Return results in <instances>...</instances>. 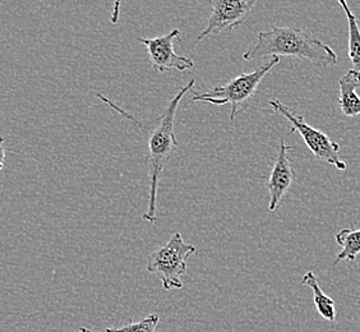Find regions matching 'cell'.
I'll list each match as a JSON object with an SVG mask.
<instances>
[{
    "label": "cell",
    "mask_w": 360,
    "mask_h": 332,
    "mask_svg": "<svg viewBox=\"0 0 360 332\" xmlns=\"http://www.w3.org/2000/svg\"><path fill=\"white\" fill-rule=\"evenodd\" d=\"M195 252L193 244L184 242L180 233H174L167 244L148 256L146 267L148 272L159 277L164 290H180L184 286L183 277L187 274L188 258Z\"/></svg>",
    "instance_id": "4"
},
{
    "label": "cell",
    "mask_w": 360,
    "mask_h": 332,
    "mask_svg": "<svg viewBox=\"0 0 360 332\" xmlns=\"http://www.w3.org/2000/svg\"><path fill=\"white\" fill-rule=\"evenodd\" d=\"M294 150V147L285 143V139H280V147L277 153L276 159L271 169L269 180H267V189H269V211L275 212L280 202L283 200L286 192L290 189L294 180L295 172L291 166L289 153Z\"/></svg>",
    "instance_id": "8"
},
{
    "label": "cell",
    "mask_w": 360,
    "mask_h": 332,
    "mask_svg": "<svg viewBox=\"0 0 360 332\" xmlns=\"http://www.w3.org/2000/svg\"><path fill=\"white\" fill-rule=\"evenodd\" d=\"M264 56H292L305 59L317 68L333 67L339 62V56L331 46L292 26H275L269 31L258 32L256 44L243 54V59L250 62Z\"/></svg>",
    "instance_id": "1"
},
{
    "label": "cell",
    "mask_w": 360,
    "mask_h": 332,
    "mask_svg": "<svg viewBox=\"0 0 360 332\" xmlns=\"http://www.w3.org/2000/svg\"><path fill=\"white\" fill-rule=\"evenodd\" d=\"M269 105L272 108V110L283 115L292 125L291 133L298 132L316 159L331 164L341 172L347 170V164L339 158L341 148L339 143L333 142L323 132L308 124L302 115H295L292 110L283 104L280 100H271Z\"/></svg>",
    "instance_id": "5"
},
{
    "label": "cell",
    "mask_w": 360,
    "mask_h": 332,
    "mask_svg": "<svg viewBox=\"0 0 360 332\" xmlns=\"http://www.w3.org/2000/svg\"><path fill=\"white\" fill-rule=\"evenodd\" d=\"M159 314H148L146 319H141L139 322H129L128 325L118 328H105L103 331H92L86 327H79V332H156V327L159 326Z\"/></svg>",
    "instance_id": "13"
},
{
    "label": "cell",
    "mask_w": 360,
    "mask_h": 332,
    "mask_svg": "<svg viewBox=\"0 0 360 332\" xmlns=\"http://www.w3.org/2000/svg\"><path fill=\"white\" fill-rule=\"evenodd\" d=\"M0 150H1V167H3L4 166V161L7 159V147H6V139H1Z\"/></svg>",
    "instance_id": "15"
},
{
    "label": "cell",
    "mask_w": 360,
    "mask_h": 332,
    "mask_svg": "<svg viewBox=\"0 0 360 332\" xmlns=\"http://www.w3.org/2000/svg\"><path fill=\"white\" fill-rule=\"evenodd\" d=\"M259 0H211L207 26L197 36L195 44L210 36L228 34L239 27L253 13Z\"/></svg>",
    "instance_id": "6"
},
{
    "label": "cell",
    "mask_w": 360,
    "mask_h": 332,
    "mask_svg": "<svg viewBox=\"0 0 360 332\" xmlns=\"http://www.w3.org/2000/svg\"><path fill=\"white\" fill-rule=\"evenodd\" d=\"M347 14L349 27V58L353 64V70L360 72V27L356 17L349 7L347 0H338Z\"/></svg>",
    "instance_id": "12"
},
{
    "label": "cell",
    "mask_w": 360,
    "mask_h": 332,
    "mask_svg": "<svg viewBox=\"0 0 360 332\" xmlns=\"http://www.w3.org/2000/svg\"><path fill=\"white\" fill-rule=\"evenodd\" d=\"M123 4V0H114L112 9H111L110 22L112 25H118L120 18V8Z\"/></svg>",
    "instance_id": "14"
},
{
    "label": "cell",
    "mask_w": 360,
    "mask_h": 332,
    "mask_svg": "<svg viewBox=\"0 0 360 332\" xmlns=\"http://www.w3.org/2000/svg\"><path fill=\"white\" fill-rule=\"evenodd\" d=\"M335 241L342 250L335 258L333 264L336 266L341 261L354 262L360 253V229H342L335 236Z\"/></svg>",
    "instance_id": "11"
},
{
    "label": "cell",
    "mask_w": 360,
    "mask_h": 332,
    "mask_svg": "<svg viewBox=\"0 0 360 332\" xmlns=\"http://www.w3.org/2000/svg\"><path fill=\"white\" fill-rule=\"evenodd\" d=\"M339 108L347 118L360 115V96L356 90L360 87V72L347 70L339 81Z\"/></svg>",
    "instance_id": "9"
},
{
    "label": "cell",
    "mask_w": 360,
    "mask_h": 332,
    "mask_svg": "<svg viewBox=\"0 0 360 332\" xmlns=\"http://www.w3.org/2000/svg\"><path fill=\"white\" fill-rule=\"evenodd\" d=\"M300 286H308L313 291V303L316 305V309L319 313V316L326 321H328L333 326L336 321V307L333 298L326 295L322 288L319 286L317 276L313 274L312 271H308L305 274Z\"/></svg>",
    "instance_id": "10"
},
{
    "label": "cell",
    "mask_w": 360,
    "mask_h": 332,
    "mask_svg": "<svg viewBox=\"0 0 360 332\" xmlns=\"http://www.w3.org/2000/svg\"><path fill=\"white\" fill-rule=\"evenodd\" d=\"M194 79H191L175 96L169 101L164 113L155 120V125L147 136V156L146 164L148 166V206L143 214V220L153 224L156 222V203H158V189L160 177L165 166L173 158L178 148V139L174 131L175 115L179 108L180 101L194 87Z\"/></svg>",
    "instance_id": "2"
},
{
    "label": "cell",
    "mask_w": 360,
    "mask_h": 332,
    "mask_svg": "<svg viewBox=\"0 0 360 332\" xmlns=\"http://www.w3.org/2000/svg\"><path fill=\"white\" fill-rule=\"evenodd\" d=\"M178 37H180V31L175 28L167 35L158 36L153 39L137 37V40L145 45L151 67L156 72L165 73L167 70H192L194 68L193 60L188 56L176 54L174 50V40Z\"/></svg>",
    "instance_id": "7"
},
{
    "label": "cell",
    "mask_w": 360,
    "mask_h": 332,
    "mask_svg": "<svg viewBox=\"0 0 360 332\" xmlns=\"http://www.w3.org/2000/svg\"><path fill=\"white\" fill-rule=\"evenodd\" d=\"M277 64H280V58L274 56L250 73H242L230 79L228 83L211 87L206 92H193L192 100L215 106L230 105L231 111L229 119L230 122H234L238 113L248 108V103L256 95L258 86Z\"/></svg>",
    "instance_id": "3"
}]
</instances>
